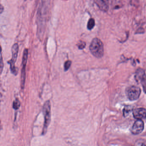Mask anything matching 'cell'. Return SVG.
Here are the masks:
<instances>
[{"mask_svg":"<svg viewBox=\"0 0 146 146\" xmlns=\"http://www.w3.org/2000/svg\"><path fill=\"white\" fill-rule=\"evenodd\" d=\"M144 122L141 120H137L134 123L132 129V133L138 135L141 133L144 130Z\"/></svg>","mask_w":146,"mask_h":146,"instance_id":"obj_8","label":"cell"},{"mask_svg":"<svg viewBox=\"0 0 146 146\" xmlns=\"http://www.w3.org/2000/svg\"><path fill=\"white\" fill-rule=\"evenodd\" d=\"M27 56H28V50L25 49L23 53V58H22V68L21 70V88H24L25 86V68L27 62Z\"/></svg>","mask_w":146,"mask_h":146,"instance_id":"obj_6","label":"cell"},{"mask_svg":"<svg viewBox=\"0 0 146 146\" xmlns=\"http://www.w3.org/2000/svg\"><path fill=\"white\" fill-rule=\"evenodd\" d=\"M43 111L45 121L42 134L45 135L47 132V129L51 121V103L49 100H47L45 103Z\"/></svg>","mask_w":146,"mask_h":146,"instance_id":"obj_3","label":"cell"},{"mask_svg":"<svg viewBox=\"0 0 146 146\" xmlns=\"http://www.w3.org/2000/svg\"><path fill=\"white\" fill-rule=\"evenodd\" d=\"M134 117L137 120L145 119L146 118V110L144 108H137L133 111Z\"/></svg>","mask_w":146,"mask_h":146,"instance_id":"obj_9","label":"cell"},{"mask_svg":"<svg viewBox=\"0 0 146 146\" xmlns=\"http://www.w3.org/2000/svg\"><path fill=\"white\" fill-rule=\"evenodd\" d=\"M51 0H42L37 13L38 32L40 35L44 29L45 25L48 19Z\"/></svg>","mask_w":146,"mask_h":146,"instance_id":"obj_1","label":"cell"},{"mask_svg":"<svg viewBox=\"0 0 146 146\" xmlns=\"http://www.w3.org/2000/svg\"><path fill=\"white\" fill-rule=\"evenodd\" d=\"M95 22L94 19L91 18L87 22V28L89 30H91L95 26Z\"/></svg>","mask_w":146,"mask_h":146,"instance_id":"obj_11","label":"cell"},{"mask_svg":"<svg viewBox=\"0 0 146 146\" xmlns=\"http://www.w3.org/2000/svg\"><path fill=\"white\" fill-rule=\"evenodd\" d=\"M13 108L15 110H18L20 106V102L18 99H15L13 103Z\"/></svg>","mask_w":146,"mask_h":146,"instance_id":"obj_12","label":"cell"},{"mask_svg":"<svg viewBox=\"0 0 146 146\" xmlns=\"http://www.w3.org/2000/svg\"><path fill=\"white\" fill-rule=\"evenodd\" d=\"M127 95L130 100H138L141 94V89L136 86H132L127 89Z\"/></svg>","mask_w":146,"mask_h":146,"instance_id":"obj_4","label":"cell"},{"mask_svg":"<svg viewBox=\"0 0 146 146\" xmlns=\"http://www.w3.org/2000/svg\"><path fill=\"white\" fill-rule=\"evenodd\" d=\"M135 78L137 81L140 82L146 94V75L145 71L141 68L138 69L135 73Z\"/></svg>","mask_w":146,"mask_h":146,"instance_id":"obj_7","label":"cell"},{"mask_svg":"<svg viewBox=\"0 0 146 146\" xmlns=\"http://www.w3.org/2000/svg\"><path fill=\"white\" fill-rule=\"evenodd\" d=\"M3 67V60H2V57L1 55V73L2 71Z\"/></svg>","mask_w":146,"mask_h":146,"instance_id":"obj_16","label":"cell"},{"mask_svg":"<svg viewBox=\"0 0 146 146\" xmlns=\"http://www.w3.org/2000/svg\"><path fill=\"white\" fill-rule=\"evenodd\" d=\"M95 3L103 12H107L109 9V7L104 0H94Z\"/></svg>","mask_w":146,"mask_h":146,"instance_id":"obj_10","label":"cell"},{"mask_svg":"<svg viewBox=\"0 0 146 146\" xmlns=\"http://www.w3.org/2000/svg\"><path fill=\"white\" fill-rule=\"evenodd\" d=\"M142 146H146L145 145H142Z\"/></svg>","mask_w":146,"mask_h":146,"instance_id":"obj_17","label":"cell"},{"mask_svg":"<svg viewBox=\"0 0 146 146\" xmlns=\"http://www.w3.org/2000/svg\"><path fill=\"white\" fill-rule=\"evenodd\" d=\"M71 64H72V62L70 60H67L65 62L64 65V70L65 71H67L69 68L70 67Z\"/></svg>","mask_w":146,"mask_h":146,"instance_id":"obj_13","label":"cell"},{"mask_svg":"<svg viewBox=\"0 0 146 146\" xmlns=\"http://www.w3.org/2000/svg\"><path fill=\"white\" fill-rule=\"evenodd\" d=\"M19 51V46L17 43H15L13 45L12 48V58L10 61V69L13 74L16 75L17 74V70L15 67V63L17 60Z\"/></svg>","mask_w":146,"mask_h":146,"instance_id":"obj_5","label":"cell"},{"mask_svg":"<svg viewBox=\"0 0 146 146\" xmlns=\"http://www.w3.org/2000/svg\"><path fill=\"white\" fill-rule=\"evenodd\" d=\"M144 32H145V30H144V29L142 28H140L137 30V32H136V33H144Z\"/></svg>","mask_w":146,"mask_h":146,"instance_id":"obj_15","label":"cell"},{"mask_svg":"<svg viewBox=\"0 0 146 146\" xmlns=\"http://www.w3.org/2000/svg\"><path fill=\"white\" fill-rule=\"evenodd\" d=\"M90 51L96 58H100L104 55V45L102 41L97 38H93L89 47Z\"/></svg>","mask_w":146,"mask_h":146,"instance_id":"obj_2","label":"cell"},{"mask_svg":"<svg viewBox=\"0 0 146 146\" xmlns=\"http://www.w3.org/2000/svg\"><path fill=\"white\" fill-rule=\"evenodd\" d=\"M86 45V44L85 42L81 41L78 43V48L80 50L83 49L85 47Z\"/></svg>","mask_w":146,"mask_h":146,"instance_id":"obj_14","label":"cell"}]
</instances>
